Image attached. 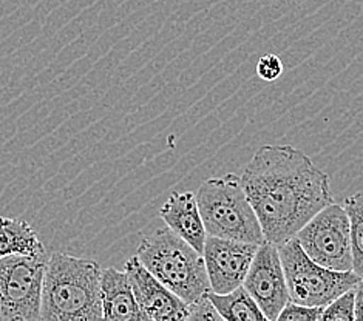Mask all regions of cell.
I'll list each match as a JSON object with an SVG mask.
<instances>
[{"instance_id":"obj_1","label":"cell","mask_w":363,"mask_h":321,"mask_svg":"<svg viewBox=\"0 0 363 321\" xmlns=\"http://www.w3.org/2000/svg\"><path fill=\"white\" fill-rule=\"evenodd\" d=\"M264 241L281 244L334 203L330 176L291 145H263L241 175Z\"/></svg>"},{"instance_id":"obj_2","label":"cell","mask_w":363,"mask_h":321,"mask_svg":"<svg viewBox=\"0 0 363 321\" xmlns=\"http://www.w3.org/2000/svg\"><path fill=\"white\" fill-rule=\"evenodd\" d=\"M102 269L89 258L55 252L42 284L40 320L96 321L102 318Z\"/></svg>"},{"instance_id":"obj_3","label":"cell","mask_w":363,"mask_h":321,"mask_svg":"<svg viewBox=\"0 0 363 321\" xmlns=\"http://www.w3.org/2000/svg\"><path fill=\"white\" fill-rule=\"evenodd\" d=\"M136 257L147 271L187 305L212 291L203 254L169 227L144 237Z\"/></svg>"},{"instance_id":"obj_4","label":"cell","mask_w":363,"mask_h":321,"mask_svg":"<svg viewBox=\"0 0 363 321\" xmlns=\"http://www.w3.org/2000/svg\"><path fill=\"white\" fill-rule=\"evenodd\" d=\"M207 235L262 244L260 221L241 184V176L228 173L204 181L196 193Z\"/></svg>"},{"instance_id":"obj_5","label":"cell","mask_w":363,"mask_h":321,"mask_svg":"<svg viewBox=\"0 0 363 321\" xmlns=\"http://www.w3.org/2000/svg\"><path fill=\"white\" fill-rule=\"evenodd\" d=\"M279 252L289 301L298 305L325 308L360 281V276L352 271L340 272L317 264L305 254L296 238L279 244Z\"/></svg>"},{"instance_id":"obj_6","label":"cell","mask_w":363,"mask_h":321,"mask_svg":"<svg viewBox=\"0 0 363 321\" xmlns=\"http://www.w3.org/2000/svg\"><path fill=\"white\" fill-rule=\"evenodd\" d=\"M48 254L0 258V321L40 320Z\"/></svg>"},{"instance_id":"obj_7","label":"cell","mask_w":363,"mask_h":321,"mask_svg":"<svg viewBox=\"0 0 363 321\" xmlns=\"http://www.w3.org/2000/svg\"><path fill=\"white\" fill-rule=\"evenodd\" d=\"M294 238L317 264L340 272L352 271L351 225L343 205H326Z\"/></svg>"},{"instance_id":"obj_8","label":"cell","mask_w":363,"mask_h":321,"mask_svg":"<svg viewBox=\"0 0 363 321\" xmlns=\"http://www.w3.org/2000/svg\"><path fill=\"white\" fill-rule=\"evenodd\" d=\"M243 286L262 309L267 321L279 318L281 309L289 301L279 246L264 241L257 247Z\"/></svg>"},{"instance_id":"obj_9","label":"cell","mask_w":363,"mask_h":321,"mask_svg":"<svg viewBox=\"0 0 363 321\" xmlns=\"http://www.w3.org/2000/svg\"><path fill=\"white\" fill-rule=\"evenodd\" d=\"M258 246L207 235L203 258L212 292L228 293L243 284Z\"/></svg>"},{"instance_id":"obj_10","label":"cell","mask_w":363,"mask_h":321,"mask_svg":"<svg viewBox=\"0 0 363 321\" xmlns=\"http://www.w3.org/2000/svg\"><path fill=\"white\" fill-rule=\"evenodd\" d=\"M124 271L130 278L138 306L147 320L153 321H181L187 320L189 305L170 289H167L157 276L147 271L136 255L128 258Z\"/></svg>"},{"instance_id":"obj_11","label":"cell","mask_w":363,"mask_h":321,"mask_svg":"<svg viewBox=\"0 0 363 321\" xmlns=\"http://www.w3.org/2000/svg\"><path fill=\"white\" fill-rule=\"evenodd\" d=\"M160 216L172 232L203 254L207 232L195 193L174 192L161 207Z\"/></svg>"},{"instance_id":"obj_12","label":"cell","mask_w":363,"mask_h":321,"mask_svg":"<svg viewBox=\"0 0 363 321\" xmlns=\"http://www.w3.org/2000/svg\"><path fill=\"white\" fill-rule=\"evenodd\" d=\"M102 318L108 321H147L138 306L127 272L115 267L102 269L101 275Z\"/></svg>"},{"instance_id":"obj_13","label":"cell","mask_w":363,"mask_h":321,"mask_svg":"<svg viewBox=\"0 0 363 321\" xmlns=\"http://www.w3.org/2000/svg\"><path fill=\"white\" fill-rule=\"evenodd\" d=\"M45 246L27 221L0 216V258L8 255H45Z\"/></svg>"},{"instance_id":"obj_14","label":"cell","mask_w":363,"mask_h":321,"mask_svg":"<svg viewBox=\"0 0 363 321\" xmlns=\"http://www.w3.org/2000/svg\"><path fill=\"white\" fill-rule=\"evenodd\" d=\"M209 298L223 320L228 321H267L255 300L241 284L228 293L209 292Z\"/></svg>"},{"instance_id":"obj_15","label":"cell","mask_w":363,"mask_h":321,"mask_svg":"<svg viewBox=\"0 0 363 321\" xmlns=\"http://www.w3.org/2000/svg\"><path fill=\"white\" fill-rule=\"evenodd\" d=\"M343 207L351 225L352 272L363 278V192L345 199Z\"/></svg>"},{"instance_id":"obj_16","label":"cell","mask_w":363,"mask_h":321,"mask_svg":"<svg viewBox=\"0 0 363 321\" xmlns=\"http://www.w3.org/2000/svg\"><path fill=\"white\" fill-rule=\"evenodd\" d=\"M354 288L343 292L326 305L322 314V321H354Z\"/></svg>"},{"instance_id":"obj_17","label":"cell","mask_w":363,"mask_h":321,"mask_svg":"<svg viewBox=\"0 0 363 321\" xmlns=\"http://www.w3.org/2000/svg\"><path fill=\"white\" fill-rule=\"evenodd\" d=\"M325 308L320 306H305L298 303L288 301L281 309L279 321H320L322 320Z\"/></svg>"},{"instance_id":"obj_18","label":"cell","mask_w":363,"mask_h":321,"mask_svg":"<svg viewBox=\"0 0 363 321\" xmlns=\"http://www.w3.org/2000/svg\"><path fill=\"white\" fill-rule=\"evenodd\" d=\"M187 320L189 321H220L223 318L218 314L217 308H215L213 303L211 301L209 293H206L201 298L190 303Z\"/></svg>"},{"instance_id":"obj_19","label":"cell","mask_w":363,"mask_h":321,"mask_svg":"<svg viewBox=\"0 0 363 321\" xmlns=\"http://www.w3.org/2000/svg\"><path fill=\"white\" fill-rule=\"evenodd\" d=\"M283 73V64L281 59L277 55H264L260 57L257 64V74L260 79L266 82L277 81Z\"/></svg>"},{"instance_id":"obj_20","label":"cell","mask_w":363,"mask_h":321,"mask_svg":"<svg viewBox=\"0 0 363 321\" xmlns=\"http://www.w3.org/2000/svg\"><path fill=\"white\" fill-rule=\"evenodd\" d=\"M354 317L363 321V278L354 286Z\"/></svg>"}]
</instances>
